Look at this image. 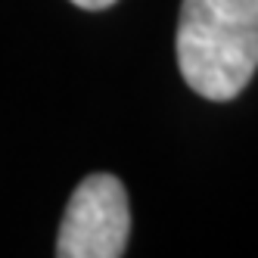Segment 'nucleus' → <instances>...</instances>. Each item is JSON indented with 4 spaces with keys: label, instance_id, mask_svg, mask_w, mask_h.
<instances>
[{
    "label": "nucleus",
    "instance_id": "1",
    "mask_svg": "<svg viewBox=\"0 0 258 258\" xmlns=\"http://www.w3.org/2000/svg\"><path fill=\"white\" fill-rule=\"evenodd\" d=\"M177 66L199 97L233 100L258 69V0H183Z\"/></svg>",
    "mask_w": 258,
    "mask_h": 258
},
{
    "label": "nucleus",
    "instance_id": "2",
    "mask_svg": "<svg viewBox=\"0 0 258 258\" xmlns=\"http://www.w3.org/2000/svg\"><path fill=\"white\" fill-rule=\"evenodd\" d=\"M131 233V212L121 180L112 174H87L72 193L59 236V258H118Z\"/></svg>",
    "mask_w": 258,
    "mask_h": 258
},
{
    "label": "nucleus",
    "instance_id": "3",
    "mask_svg": "<svg viewBox=\"0 0 258 258\" xmlns=\"http://www.w3.org/2000/svg\"><path fill=\"white\" fill-rule=\"evenodd\" d=\"M75 7H81V10H106V7H112L115 0H72Z\"/></svg>",
    "mask_w": 258,
    "mask_h": 258
}]
</instances>
